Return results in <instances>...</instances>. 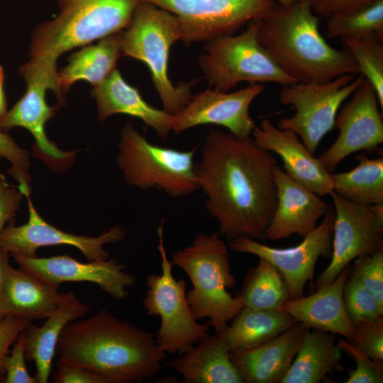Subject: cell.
I'll return each instance as SVG.
<instances>
[{
    "instance_id": "cell-1",
    "label": "cell",
    "mask_w": 383,
    "mask_h": 383,
    "mask_svg": "<svg viewBox=\"0 0 383 383\" xmlns=\"http://www.w3.org/2000/svg\"><path fill=\"white\" fill-rule=\"evenodd\" d=\"M272 153L250 138L211 129L196 165L206 207L216 221L219 234L265 238L277 205Z\"/></svg>"
},
{
    "instance_id": "cell-2",
    "label": "cell",
    "mask_w": 383,
    "mask_h": 383,
    "mask_svg": "<svg viewBox=\"0 0 383 383\" xmlns=\"http://www.w3.org/2000/svg\"><path fill=\"white\" fill-rule=\"evenodd\" d=\"M58 359L82 365L108 383L141 382L162 368L166 354L151 333L106 309L69 322L56 347Z\"/></svg>"
},
{
    "instance_id": "cell-3",
    "label": "cell",
    "mask_w": 383,
    "mask_h": 383,
    "mask_svg": "<svg viewBox=\"0 0 383 383\" xmlns=\"http://www.w3.org/2000/svg\"><path fill=\"white\" fill-rule=\"evenodd\" d=\"M319 21L308 0L289 6L275 2L258 21L257 38L281 70L296 82L325 83L344 74H360L350 51L331 46L321 35Z\"/></svg>"
},
{
    "instance_id": "cell-4",
    "label": "cell",
    "mask_w": 383,
    "mask_h": 383,
    "mask_svg": "<svg viewBox=\"0 0 383 383\" xmlns=\"http://www.w3.org/2000/svg\"><path fill=\"white\" fill-rule=\"evenodd\" d=\"M172 257V265L184 270L192 282L193 288L186 296L194 317L209 318L216 334L222 333L244 305L239 296L228 292L236 281L228 246L219 233H198L190 245Z\"/></svg>"
},
{
    "instance_id": "cell-5",
    "label": "cell",
    "mask_w": 383,
    "mask_h": 383,
    "mask_svg": "<svg viewBox=\"0 0 383 383\" xmlns=\"http://www.w3.org/2000/svg\"><path fill=\"white\" fill-rule=\"evenodd\" d=\"M140 0H57L59 13L38 26L30 60L57 62L64 52L121 32Z\"/></svg>"
},
{
    "instance_id": "cell-6",
    "label": "cell",
    "mask_w": 383,
    "mask_h": 383,
    "mask_svg": "<svg viewBox=\"0 0 383 383\" xmlns=\"http://www.w3.org/2000/svg\"><path fill=\"white\" fill-rule=\"evenodd\" d=\"M181 39L180 25L174 15L142 1L136 6L129 25L121 32L122 55L148 67L163 110L172 116L189 102L195 83L175 86L169 78L170 51Z\"/></svg>"
},
{
    "instance_id": "cell-7",
    "label": "cell",
    "mask_w": 383,
    "mask_h": 383,
    "mask_svg": "<svg viewBox=\"0 0 383 383\" xmlns=\"http://www.w3.org/2000/svg\"><path fill=\"white\" fill-rule=\"evenodd\" d=\"M117 162L125 180L142 190L157 188L172 197L199 189L196 148L181 151L150 143L127 123L120 133Z\"/></svg>"
},
{
    "instance_id": "cell-8",
    "label": "cell",
    "mask_w": 383,
    "mask_h": 383,
    "mask_svg": "<svg viewBox=\"0 0 383 383\" xmlns=\"http://www.w3.org/2000/svg\"><path fill=\"white\" fill-rule=\"evenodd\" d=\"M257 29L258 21H252L238 35H221L206 42L198 62L211 87L228 91L243 82L282 86L296 83L260 44Z\"/></svg>"
},
{
    "instance_id": "cell-9",
    "label": "cell",
    "mask_w": 383,
    "mask_h": 383,
    "mask_svg": "<svg viewBox=\"0 0 383 383\" xmlns=\"http://www.w3.org/2000/svg\"><path fill=\"white\" fill-rule=\"evenodd\" d=\"M164 223L162 219L157 228L162 272L147 277L148 290L143 304L148 316L160 318L155 338L160 349L165 353L182 355L209 335V326L197 321L187 299L184 280L177 279L172 274L173 265L164 243Z\"/></svg>"
},
{
    "instance_id": "cell-10",
    "label": "cell",
    "mask_w": 383,
    "mask_h": 383,
    "mask_svg": "<svg viewBox=\"0 0 383 383\" xmlns=\"http://www.w3.org/2000/svg\"><path fill=\"white\" fill-rule=\"evenodd\" d=\"M362 79L361 74L355 79L352 74H344L325 83L284 86L279 93V101L293 106L295 113L282 118L277 127L295 133L313 155L323 138L333 128L340 106Z\"/></svg>"
},
{
    "instance_id": "cell-11",
    "label": "cell",
    "mask_w": 383,
    "mask_h": 383,
    "mask_svg": "<svg viewBox=\"0 0 383 383\" xmlns=\"http://www.w3.org/2000/svg\"><path fill=\"white\" fill-rule=\"evenodd\" d=\"M174 15L185 45L233 35L250 22L263 18L274 0H140Z\"/></svg>"
},
{
    "instance_id": "cell-12",
    "label": "cell",
    "mask_w": 383,
    "mask_h": 383,
    "mask_svg": "<svg viewBox=\"0 0 383 383\" xmlns=\"http://www.w3.org/2000/svg\"><path fill=\"white\" fill-rule=\"evenodd\" d=\"M323 217L322 221L304 236L302 242L294 247L273 248L246 237L230 240L228 247L270 262L283 277L290 299H296L304 296L306 284L312 282L318 258L331 255L334 209L329 207Z\"/></svg>"
},
{
    "instance_id": "cell-13",
    "label": "cell",
    "mask_w": 383,
    "mask_h": 383,
    "mask_svg": "<svg viewBox=\"0 0 383 383\" xmlns=\"http://www.w3.org/2000/svg\"><path fill=\"white\" fill-rule=\"evenodd\" d=\"M19 74L26 82L23 96L0 118V130L13 127L27 129L33 136L36 147L50 162H70L75 152L61 150L46 136L45 125L54 116L55 108L48 105L46 91L52 90L59 98L57 65L48 62L28 60L19 67Z\"/></svg>"
},
{
    "instance_id": "cell-14",
    "label": "cell",
    "mask_w": 383,
    "mask_h": 383,
    "mask_svg": "<svg viewBox=\"0 0 383 383\" xmlns=\"http://www.w3.org/2000/svg\"><path fill=\"white\" fill-rule=\"evenodd\" d=\"M335 220L331 260L316 282V289L332 282L353 260L383 249V219L368 206L333 192Z\"/></svg>"
},
{
    "instance_id": "cell-15",
    "label": "cell",
    "mask_w": 383,
    "mask_h": 383,
    "mask_svg": "<svg viewBox=\"0 0 383 383\" xmlns=\"http://www.w3.org/2000/svg\"><path fill=\"white\" fill-rule=\"evenodd\" d=\"M335 119L337 139L318 157L330 172L350 154L374 150L383 143L382 115L372 85L363 77Z\"/></svg>"
},
{
    "instance_id": "cell-16",
    "label": "cell",
    "mask_w": 383,
    "mask_h": 383,
    "mask_svg": "<svg viewBox=\"0 0 383 383\" xmlns=\"http://www.w3.org/2000/svg\"><path fill=\"white\" fill-rule=\"evenodd\" d=\"M28 222L19 226L9 224L0 235V252L11 255L36 257L41 247L67 245L77 248L88 261L103 260L109 253L104 245L122 240L126 232L123 227L114 226L99 236L77 235L61 231L47 223L35 210L30 197Z\"/></svg>"
},
{
    "instance_id": "cell-17",
    "label": "cell",
    "mask_w": 383,
    "mask_h": 383,
    "mask_svg": "<svg viewBox=\"0 0 383 383\" xmlns=\"http://www.w3.org/2000/svg\"><path fill=\"white\" fill-rule=\"evenodd\" d=\"M263 89L261 84H251L231 93L215 89L199 92L173 116L172 131L178 134L197 126L213 124L227 128L236 137L250 138L256 126L250 106Z\"/></svg>"
},
{
    "instance_id": "cell-18",
    "label": "cell",
    "mask_w": 383,
    "mask_h": 383,
    "mask_svg": "<svg viewBox=\"0 0 383 383\" xmlns=\"http://www.w3.org/2000/svg\"><path fill=\"white\" fill-rule=\"evenodd\" d=\"M19 267L45 282L60 284L67 282L95 284L116 300L123 299L126 288L134 284L133 276L115 259L81 262L68 255L48 257L11 255Z\"/></svg>"
},
{
    "instance_id": "cell-19",
    "label": "cell",
    "mask_w": 383,
    "mask_h": 383,
    "mask_svg": "<svg viewBox=\"0 0 383 383\" xmlns=\"http://www.w3.org/2000/svg\"><path fill=\"white\" fill-rule=\"evenodd\" d=\"M251 135L256 145L280 157L284 172L292 179L320 196L333 192V174L309 151L295 133L279 128L265 118L260 126L254 128Z\"/></svg>"
},
{
    "instance_id": "cell-20",
    "label": "cell",
    "mask_w": 383,
    "mask_h": 383,
    "mask_svg": "<svg viewBox=\"0 0 383 383\" xmlns=\"http://www.w3.org/2000/svg\"><path fill=\"white\" fill-rule=\"evenodd\" d=\"M273 178L277 205L265 238L276 240L294 234L304 236L317 226L329 205L277 165L273 168Z\"/></svg>"
},
{
    "instance_id": "cell-21",
    "label": "cell",
    "mask_w": 383,
    "mask_h": 383,
    "mask_svg": "<svg viewBox=\"0 0 383 383\" xmlns=\"http://www.w3.org/2000/svg\"><path fill=\"white\" fill-rule=\"evenodd\" d=\"M350 272L348 265L332 282L317 289L309 296L289 299L280 311L309 328L340 335L351 341L355 324L347 314L343 298L344 285Z\"/></svg>"
},
{
    "instance_id": "cell-22",
    "label": "cell",
    "mask_w": 383,
    "mask_h": 383,
    "mask_svg": "<svg viewBox=\"0 0 383 383\" xmlns=\"http://www.w3.org/2000/svg\"><path fill=\"white\" fill-rule=\"evenodd\" d=\"M309 328L297 323L263 344L231 352V358L246 383H281Z\"/></svg>"
},
{
    "instance_id": "cell-23",
    "label": "cell",
    "mask_w": 383,
    "mask_h": 383,
    "mask_svg": "<svg viewBox=\"0 0 383 383\" xmlns=\"http://www.w3.org/2000/svg\"><path fill=\"white\" fill-rule=\"evenodd\" d=\"M91 95L96 102L98 118L101 121L122 113L141 120L162 139H166L172 131L173 116L146 102L138 89L128 84L117 69L93 87Z\"/></svg>"
},
{
    "instance_id": "cell-24",
    "label": "cell",
    "mask_w": 383,
    "mask_h": 383,
    "mask_svg": "<svg viewBox=\"0 0 383 383\" xmlns=\"http://www.w3.org/2000/svg\"><path fill=\"white\" fill-rule=\"evenodd\" d=\"M89 311V307L72 291L61 293L56 309L43 326L30 323L23 330L26 360L35 364L34 377L38 383H47L49 380L57 343L65 326L84 317Z\"/></svg>"
},
{
    "instance_id": "cell-25",
    "label": "cell",
    "mask_w": 383,
    "mask_h": 383,
    "mask_svg": "<svg viewBox=\"0 0 383 383\" xmlns=\"http://www.w3.org/2000/svg\"><path fill=\"white\" fill-rule=\"evenodd\" d=\"M60 284L45 282L22 268L9 265L3 282L1 311L4 316L46 319L56 309Z\"/></svg>"
},
{
    "instance_id": "cell-26",
    "label": "cell",
    "mask_w": 383,
    "mask_h": 383,
    "mask_svg": "<svg viewBox=\"0 0 383 383\" xmlns=\"http://www.w3.org/2000/svg\"><path fill=\"white\" fill-rule=\"evenodd\" d=\"M169 362L187 383H243L225 343L216 334Z\"/></svg>"
},
{
    "instance_id": "cell-27",
    "label": "cell",
    "mask_w": 383,
    "mask_h": 383,
    "mask_svg": "<svg viewBox=\"0 0 383 383\" xmlns=\"http://www.w3.org/2000/svg\"><path fill=\"white\" fill-rule=\"evenodd\" d=\"M122 31L101 38L96 44L75 52L68 64L57 72L58 106L64 104L65 96L74 82L82 79L95 87L116 69L117 62L123 55Z\"/></svg>"
},
{
    "instance_id": "cell-28",
    "label": "cell",
    "mask_w": 383,
    "mask_h": 383,
    "mask_svg": "<svg viewBox=\"0 0 383 383\" xmlns=\"http://www.w3.org/2000/svg\"><path fill=\"white\" fill-rule=\"evenodd\" d=\"M343 350L334 335L309 328L281 383H318L340 367Z\"/></svg>"
},
{
    "instance_id": "cell-29",
    "label": "cell",
    "mask_w": 383,
    "mask_h": 383,
    "mask_svg": "<svg viewBox=\"0 0 383 383\" xmlns=\"http://www.w3.org/2000/svg\"><path fill=\"white\" fill-rule=\"evenodd\" d=\"M222 333L216 334L230 352L249 350L277 337L297 322L280 310L244 307Z\"/></svg>"
},
{
    "instance_id": "cell-30",
    "label": "cell",
    "mask_w": 383,
    "mask_h": 383,
    "mask_svg": "<svg viewBox=\"0 0 383 383\" xmlns=\"http://www.w3.org/2000/svg\"><path fill=\"white\" fill-rule=\"evenodd\" d=\"M353 170L333 174V192L365 206L383 204V157H357Z\"/></svg>"
},
{
    "instance_id": "cell-31",
    "label": "cell",
    "mask_w": 383,
    "mask_h": 383,
    "mask_svg": "<svg viewBox=\"0 0 383 383\" xmlns=\"http://www.w3.org/2000/svg\"><path fill=\"white\" fill-rule=\"evenodd\" d=\"M237 296L244 307L265 310H280L290 299L283 277L263 258H259L257 265L248 270Z\"/></svg>"
},
{
    "instance_id": "cell-32",
    "label": "cell",
    "mask_w": 383,
    "mask_h": 383,
    "mask_svg": "<svg viewBox=\"0 0 383 383\" xmlns=\"http://www.w3.org/2000/svg\"><path fill=\"white\" fill-rule=\"evenodd\" d=\"M328 38L376 35L383 38V0H369L327 18Z\"/></svg>"
},
{
    "instance_id": "cell-33",
    "label": "cell",
    "mask_w": 383,
    "mask_h": 383,
    "mask_svg": "<svg viewBox=\"0 0 383 383\" xmlns=\"http://www.w3.org/2000/svg\"><path fill=\"white\" fill-rule=\"evenodd\" d=\"M355 60L360 74L376 91L379 106L383 108V38L371 35L341 39Z\"/></svg>"
},
{
    "instance_id": "cell-34",
    "label": "cell",
    "mask_w": 383,
    "mask_h": 383,
    "mask_svg": "<svg viewBox=\"0 0 383 383\" xmlns=\"http://www.w3.org/2000/svg\"><path fill=\"white\" fill-rule=\"evenodd\" d=\"M343 298L347 314L353 323L383 317V309L350 272L344 285Z\"/></svg>"
},
{
    "instance_id": "cell-35",
    "label": "cell",
    "mask_w": 383,
    "mask_h": 383,
    "mask_svg": "<svg viewBox=\"0 0 383 383\" xmlns=\"http://www.w3.org/2000/svg\"><path fill=\"white\" fill-rule=\"evenodd\" d=\"M355 260L350 274L372 294L383 309V249Z\"/></svg>"
},
{
    "instance_id": "cell-36",
    "label": "cell",
    "mask_w": 383,
    "mask_h": 383,
    "mask_svg": "<svg viewBox=\"0 0 383 383\" xmlns=\"http://www.w3.org/2000/svg\"><path fill=\"white\" fill-rule=\"evenodd\" d=\"M0 157L7 160L11 167L9 173L17 181L18 188L26 198L31 193L29 174V154L21 148L15 140L0 130Z\"/></svg>"
},
{
    "instance_id": "cell-37",
    "label": "cell",
    "mask_w": 383,
    "mask_h": 383,
    "mask_svg": "<svg viewBox=\"0 0 383 383\" xmlns=\"http://www.w3.org/2000/svg\"><path fill=\"white\" fill-rule=\"evenodd\" d=\"M341 350L352 357L355 362V370H348L345 383H382L383 361L370 358L351 341L339 338L337 341Z\"/></svg>"
},
{
    "instance_id": "cell-38",
    "label": "cell",
    "mask_w": 383,
    "mask_h": 383,
    "mask_svg": "<svg viewBox=\"0 0 383 383\" xmlns=\"http://www.w3.org/2000/svg\"><path fill=\"white\" fill-rule=\"evenodd\" d=\"M354 324L355 333L351 342L370 358L383 361V317L360 320Z\"/></svg>"
},
{
    "instance_id": "cell-39",
    "label": "cell",
    "mask_w": 383,
    "mask_h": 383,
    "mask_svg": "<svg viewBox=\"0 0 383 383\" xmlns=\"http://www.w3.org/2000/svg\"><path fill=\"white\" fill-rule=\"evenodd\" d=\"M23 331L5 357L4 383H38L35 377L30 375L26 367Z\"/></svg>"
},
{
    "instance_id": "cell-40",
    "label": "cell",
    "mask_w": 383,
    "mask_h": 383,
    "mask_svg": "<svg viewBox=\"0 0 383 383\" xmlns=\"http://www.w3.org/2000/svg\"><path fill=\"white\" fill-rule=\"evenodd\" d=\"M54 383H108L96 372L78 364L58 359L52 375Z\"/></svg>"
},
{
    "instance_id": "cell-41",
    "label": "cell",
    "mask_w": 383,
    "mask_h": 383,
    "mask_svg": "<svg viewBox=\"0 0 383 383\" xmlns=\"http://www.w3.org/2000/svg\"><path fill=\"white\" fill-rule=\"evenodd\" d=\"M32 321L28 318L6 316L0 323V382L5 379L4 362L20 333Z\"/></svg>"
},
{
    "instance_id": "cell-42",
    "label": "cell",
    "mask_w": 383,
    "mask_h": 383,
    "mask_svg": "<svg viewBox=\"0 0 383 383\" xmlns=\"http://www.w3.org/2000/svg\"><path fill=\"white\" fill-rule=\"evenodd\" d=\"M23 196L0 172V235L8 223L12 224Z\"/></svg>"
},
{
    "instance_id": "cell-43",
    "label": "cell",
    "mask_w": 383,
    "mask_h": 383,
    "mask_svg": "<svg viewBox=\"0 0 383 383\" xmlns=\"http://www.w3.org/2000/svg\"><path fill=\"white\" fill-rule=\"evenodd\" d=\"M313 12L319 17L329 16L353 8L369 0H308Z\"/></svg>"
},
{
    "instance_id": "cell-44",
    "label": "cell",
    "mask_w": 383,
    "mask_h": 383,
    "mask_svg": "<svg viewBox=\"0 0 383 383\" xmlns=\"http://www.w3.org/2000/svg\"><path fill=\"white\" fill-rule=\"evenodd\" d=\"M11 255L8 252H0V323L6 317L4 316L1 311V294H2V287L3 282L6 271L9 267V257Z\"/></svg>"
},
{
    "instance_id": "cell-45",
    "label": "cell",
    "mask_w": 383,
    "mask_h": 383,
    "mask_svg": "<svg viewBox=\"0 0 383 383\" xmlns=\"http://www.w3.org/2000/svg\"><path fill=\"white\" fill-rule=\"evenodd\" d=\"M4 72L2 66L0 65V118L5 114L6 111V100L4 89Z\"/></svg>"
},
{
    "instance_id": "cell-46",
    "label": "cell",
    "mask_w": 383,
    "mask_h": 383,
    "mask_svg": "<svg viewBox=\"0 0 383 383\" xmlns=\"http://www.w3.org/2000/svg\"><path fill=\"white\" fill-rule=\"evenodd\" d=\"M299 1L300 0H277L276 2H277L279 4L283 6H289L292 4Z\"/></svg>"
},
{
    "instance_id": "cell-47",
    "label": "cell",
    "mask_w": 383,
    "mask_h": 383,
    "mask_svg": "<svg viewBox=\"0 0 383 383\" xmlns=\"http://www.w3.org/2000/svg\"><path fill=\"white\" fill-rule=\"evenodd\" d=\"M0 1H1V0H0Z\"/></svg>"
}]
</instances>
